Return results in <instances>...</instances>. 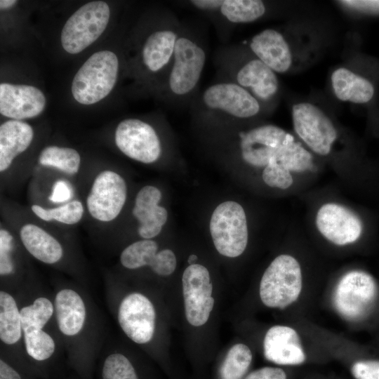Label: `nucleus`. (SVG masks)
I'll return each instance as SVG.
<instances>
[{"instance_id": "nucleus-1", "label": "nucleus", "mask_w": 379, "mask_h": 379, "mask_svg": "<svg viewBox=\"0 0 379 379\" xmlns=\"http://www.w3.org/2000/svg\"><path fill=\"white\" fill-rule=\"evenodd\" d=\"M54 323L69 366L79 379H93L100 349L102 325L87 292L72 284L53 295Z\"/></svg>"}, {"instance_id": "nucleus-2", "label": "nucleus", "mask_w": 379, "mask_h": 379, "mask_svg": "<svg viewBox=\"0 0 379 379\" xmlns=\"http://www.w3.org/2000/svg\"><path fill=\"white\" fill-rule=\"evenodd\" d=\"M25 284L16 293L28 373L48 379L51 364L62 347L54 323L53 296Z\"/></svg>"}, {"instance_id": "nucleus-3", "label": "nucleus", "mask_w": 379, "mask_h": 379, "mask_svg": "<svg viewBox=\"0 0 379 379\" xmlns=\"http://www.w3.org/2000/svg\"><path fill=\"white\" fill-rule=\"evenodd\" d=\"M206 62L203 44L182 25L171 65L161 81L163 93L172 103H182L194 95Z\"/></svg>"}, {"instance_id": "nucleus-4", "label": "nucleus", "mask_w": 379, "mask_h": 379, "mask_svg": "<svg viewBox=\"0 0 379 379\" xmlns=\"http://www.w3.org/2000/svg\"><path fill=\"white\" fill-rule=\"evenodd\" d=\"M218 65L223 79L246 89L261 104L272 100L278 93L277 74L253 55L241 56L234 48H225L218 54Z\"/></svg>"}, {"instance_id": "nucleus-5", "label": "nucleus", "mask_w": 379, "mask_h": 379, "mask_svg": "<svg viewBox=\"0 0 379 379\" xmlns=\"http://www.w3.org/2000/svg\"><path fill=\"white\" fill-rule=\"evenodd\" d=\"M116 53L102 50L92 54L75 74L71 84L74 99L84 105L95 104L113 90L119 72Z\"/></svg>"}, {"instance_id": "nucleus-6", "label": "nucleus", "mask_w": 379, "mask_h": 379, "mask_svg": "<svg viewBox=\"0 0 379 379\" xmlns=\"http://www.w3.org/2000/svg\"><path fill=\"white\" fill-rule=\"evenodd\" d=\"M182 25L173 14L161 22L142 40L136 62L141 73L150 78L160 77L168 71L173 56Z\"/></svg>"}, {"instance_id": "nucleus-7", "label": "nucleus", "mask_w": 379, "mask_h": 379, "mask_svg": "<svg viewBox=\"0 0 379 379\" xmlns=\"http://www.w3.org/2000/svg\"><path fill=\"white\" fill-rule=\"evenodd\" d=\"M302 290L299 262L291 255L277 256L265 271L260 298L267 307L283 309L295 302Z\"/></svg>"}, {"instance_id": "nucleus-8", "label": "nucleus", "mask_w": 379, "mask_h": 379, "mask_svg": "<svg viewBox=\"0 0 379 379\" xmlns=\"http://www.w3.org/2000/svg\"><path fill=\"white\" fill-rule=\"evenodd\" d=\"M110 18L109 5L103 1L88 2L65 22L60 34L62 48L77 54L94 43L105 32Z\"/></svg>"}, {"instance_id": "nucleus-9", "label": "nucleus", "mask_w": 379, "mask_h": 379, "mask_svg": "<svg viewBox=\"0 0 379 379\" xmlns=\"http://www.w3.org/2000/svg\"><path fill=\"white\" fill-rule=\"evenodd\" d=\"M119 326L126 336L140 345H147L154 338L157 312L154 303L144 293L132 291L118 301L108 300Z\"/></svg>"}, {"instance_id": "nucleus-10", "label": "nucleus", "mask_w": 379, "mask_h": 379, "mask_svg": "<svg viewBox=\"0 0 379 379\" xmlns=\"http://www.w3.org/2000/svg\"><path fill=\"white\" fill-rule=\"evenodd\" d=\"M196 110L246 119L258 115L262 104L246 89L222 79L208 86L198 98Z\"/></svg>"}, {"instance_id": "nucleus-11", "label": "nucleus", "mask_w": 379, "mask_h": 379, "mask_svg": "<svg viewBox=\"0 0 379 379\" xmlns=\"http://www.w3.org/2000/svg\"><path fill=\"white\" fill-rule=\"evenodd\" d=\"M378 293L376 282L371 275L363 271H351L338 281L333 293V305L345 319L359 321L373 308Z\"/></svg>"}, {"instance_id": "nucleus-12", "label": "nucleus", "mask_w": 379, "mask_h": 379, "mask_svg": "<svg viewBox=\"0 0 379 379\" xmlns=\"http://www.w3.org/2000/svg\"><path fill=\"white\" fill-rule=\"evenodd\" d=\"M210 232L219 253L229 258L241 255L248 243V227L243 207L233 201L218 205L211 215Z\"/></svg>"}, {"instance_id": "nucleus-13", "label": "nucleus", "mask_w": 379, "mask_h": 379, "mask_svg": "<svg viewBox=\"0 0 379 379\" xmlns=\"http://www.w3.org/2000/svg\"><path fill=\"white\" fill-rule=\"evenodd\" d=\"M292 120L297 135L315 153L327 155L337 139V130L329 117L308 102L293 105Z\"/></svg>"}, {"instance_id": "nucleus-14", "label": "nucleus", "mask_w": 379, "mask_h": 379, "mask_svg": "<svg viewBox=\"0 0 379 379\" xmlns=\"http://www.w3.org/2000/svg\"><path fill=\"white\" fill-rule=\"evenodd\" d=\"M114 142L124 155L143 164L155 162L162 152L161 142L154 127L139 119L121 121L115 129Z\"/></svg>"}, {"instance_id": "nucleus-15", "label": "nucleus", "mask_w": 379, "mask_h": 379, "mask_svg": "<svg viewBox=\"0 0 379 379\" xmlns=\"http://www.w3.org/2000/svg\"><path fill=\"white\" fill-rule=\"evenodd\" d=\"M127 197L126 183L114 171L105 170L95 178L86 197L91 216L100 222L114 220L120 214Z\"/></svg>"}, {"instance_id": "nucleus-16", "label": "nucleus", "mask_w": 379, "mask_h": 379, "mask_svg": "<svg viewBox=\"0 0 379 379\" xmlns=\"http://www.w3.org/2000/svg\"><path fill=\"white\" fill-rule=\"evenodd\" d=\"M182 283L187 321L193 326H203L215 302L208 269L199 264L190 265L183 272Z\"/></svg>"}, {"instance_id": "nucleus-17", "label": "nucleus", "mask_w": 379, "mask_h": 379, "mask_svg": "<svg viewBox=\"0 0 379 379\" xmlns=\"http://www.w3.org/2000/svg\"><path fill=\"white\" fill-rule=\"evenodd\" d=\"M0 356L28 373L20 316L15 292L0 290Z\"/></svg>"}, {"instance_id": "nucleus-18", "label": "nucleus", "mask_w": 379, "mask_h": 379, "mask_svg": "<svg viewBox=\"0 0 379 379\" xmlns=\"http://www.w3.org/2000/svg\"><path fill=\"white\" fill-rule=\"evenodd\" d=\"M241 157L254 166H266L270 159L284 148L291 145L294 138L281 128L267 124L239 133Z\"/></svg>"}, {"instance_id": "nucleus-19", "label": "nucleus", "mask_w": 379, "mask_h": 379, "mask_svg": "<svg viewBox=\"0 0 379 379\" xmlns=\"http://www.w3.org/2000/svg\"><path fill=\"white\" fill-rule=\"evenodd\" d=\"M46 105L44 93L27 84L1 83L0 114L11 119L22 121L39 116Z\"/></svg>"}, {"instance_id": "nucleus-20", "label": "nucleus", "mask_w": 379, "mask_h": 379, "mask_svg": "<svg viewBox=\"0 0 379 379\" xmlns=\"http://www.w3.org/2000/svg\"><path fill=\"white\" fill-rule=\"evenodd\" d=\"M316 224L324 237L338 246L356 241L362 230L361 222L354 213L334 203L326 204L319 209Z\"/></svg>"}, {"instance_id": "nucleus-21", "label": "nucleus", "mask_w": 379, "mask_h": 379, "mask_svg": "<svg viewBox=\"0 0 379 379\" xmlns=\"http://www.w3.org/2000/svg\"><path fill=\"white\" fill-rule=\"evenodd\" d=\"M157 243L152 239L135 241L121 253V265L128 270H137L148 266L157 275L169 276L175 270L177 260L170 249L158 251Z\"/></svg>"}, {"instance_id": "nucleus-22", "label": "nucleus", "mask_w": 379, "mask_h": 379, "mask_svg": "<svg viewBox=\"0 0 379 379\" xmlns=\"http://www.w3.org/2000/svg\"><path fill=\"white\" fill-rule=\"evenodd\" d=\"M251 53L277 74L288 72L293 64V53L284 35L267 28L255 34L248 43Z\"/></svg>"}, {"instance_id": "nucleus-23", "label": "nucleus", "mask_w": 379, "mask_h": 379, "mask_svg": "<svg viewBox=\"0 0 379 379\" xmlns=\"http://www.w3.org/2000/svg\"><path fill=\"white\" fill-rule=\"evenodd\" d=\"M265 359L280 365H298L305 354L298 333L286 326L277 325L266 333L263 341Z\"/></svg>"}, {"instance_id": "nucleus-24", "label": "nucleus", "mask_w": 379, "mask_h": 379, "mask_svg": "<svg viewBox=\"0 0 379 379\" xmlns=\"http://www.w3.org/2000/svg\"><path fill=\"white\" fill-rule=\"evenodd\" d=\"M188 3L206 14H218L233 25L255 22L262 18L267 11L260 0H192Z\"/></svg>"}, {"instance_id": "nucleus-25", "label": "nucleus", "mask_w": 379, "mask_h": 379, "mask_svg": "<svg viewBox=\"0 0 379 379\" xmlns=\"http://www.w3.org/2000/svg\"><path fill=\"white\" fill-rule=\"evenodd\" d=\"M161 199L160 190L151 185L143 187L137 194L132 213L139 222L138 234L144 239H151L161 231L168 213L158 205Z\"/></svg>"}, {"instance_id": "nucleus-26", "label": "nucleus", "mask_w": 379, "mask_h": 379, "mask_svg": "<svg viewBox=\"0 0 379 379\" xmlns=\"http://www.w3.org/2000/svg\"><path fill=\"white\" fill-rule=\"evenodd\" d=\"M19 236L26 251L44 264L60 265L66 258V251L61 242L37 225H23Z\"/></svg>"}, {"instance_id": "nucleus-27", "label": "nucleus", "mask_w": 379, "mask_h": 379, "mask_svg": "<svg viewBox=\"0 0 379 379\" xmlns=\"http://www.w3.org/2000/svg\"><path fill=\"white\" fill-rule=\"evenodd\" d=\"M34 131L29 124L10 119L0 126V172L8 170L14 159L31 145Z\"/></svg>"}, {"instance_id": "nucleus-28", "label": "nucleus", "mask_w": 379, "mask_h": 379, "mask_svg": "<svg viewBox=\"0 0 379 379\" xmlns=\"http://www.w3.org/2000/svg\"><path fill=\"white\" fill-rule=\"evenodd\" d=\"M331 82L335 97L343 102L364 104L374 95V87L370 81L346 67L335 69Z\"/></svg>"}, {"instance_id": "nucleus-29", "label": "nucleus", "mask_w": 379, "mask_h": 379, "mask_svg": "<svg viewBox=\"0 0 379 379\" xmlns=\"http://www.w3.org/2000/svg\"><path fill=\"white\" fill-rule=\"evenodd\" d=\"M16 242L6 229L0 230L1 288L17 292L26 283L18 273Z\"/></svg>"}, {"instance_id": "nucleus-30", "label": "nucleus", "mask_w": 379, "mask_h": 379, "mask_svg": "<svg viewBox=\"0 0 379 379\" xmlns=\"http://www.w3.org/2000/svg\"><path fill=\"white\" fill-rule=\"evenodd\" d=\"M38 161L41 166L74 175L80 168L81 156L75 149L71 147L48 145L41 151Z\"/></svg>"}, {"instance_id": "nucleus-31", "label": "nucleus", "mask_w": 379, "mask_h": 379, "mask_svg": "<svg viewBox=\"0 0 379 379\" xmlns=\"http://www.w3.org/2000/svg\"><path fill=\"white\" fill-rule=\"evenodd\" d=\"M98 379H140L132 361L123 352L109 350L98 368Z\"/></svg>"}, {"instance_id": "nucleus-32", "label": "nucleus", "mask_w": 379, "mask_h": 379, "mask_svg": "<svg viewBox=\"0 0 379 379\" xmlns=\"http://www.w3.org/2000/svg\"><path fill=\"white\" fill-rule=\"evenodd\" d=\"M252 361L249 347L242 343L233 345L227 352L220 369V379H242Z\"/></svg>"}, {"instance_id": "nucleus-33", "label": "nucleus", "mask_w": 379, "mask_h": 379, "mask_svg": "<svg viewBox=\"0 0 379 379\" xmlns=\"http://www.w3.org/2000/svg\"><path fill=\"white\" fill-rule=\"evenodd\" d=\"M31 209L41 220L50 222L56 221L65 225H74L83 218L84 208L79 200H72L54 208H45L34 204Z\"/></svg>"}, {"instance_id": "nucleus-34", "label": "nucleus", "mask_w": 379, "mask_h": 379, "mask_svg": "<svg viewBox=\"0 0 379 379\" xmlns=\"http://www.w3.org/2000/svg\"><path fill=\"white\" fill-rule=\"evenodd\" d=\"M276 157H272L265 167L262 180L270 187L285 190L293 184V180L290 171L280 164Z\"/></svg>"}, {"instance_id": "nucleus-35", "label": "nucleus", "mask_w": 379, "mask_h": 379, "mask_svg": "<svg viewBox=\"0 0 379 379\" xmlns=\"http://www.w3.org/2000/svg\"><path fill=\"white\" fill-rule=\"evenodd\" d=\"M351 371L356 379H379V361H357L352 365Z\"/></svg>"}, {"instance_id": "nucleus-36", "label": "nucleus", "mask_w": 379, "mask_h": 379, "mask_svg": "<svg viewBox=\"0 0 379 379\" xmlns=\"http://www.w3.org/2000/svg\"><path fill=\"white\" fill-rule=\"evenodd\" d=\"M0 379H41L34 376L0 356Z\"/></svg>"}, {"instance_id": "nucleus-37", "label": "nucleus", "mask_w": 379, "mask_h": 379, "mask_svg": "<svg viewBox=\"0 0 379 379\" xmlns=\"http://www.w3.org/2000/svg\"><path fill=\"white\" fill-rule=\"evenodd\" d=\"M72 197V189L69 185L65 180L56 181L52 188L48 199L55 204L67 203Z\"/></svg>"}, {"instance_id": "nucleus-38", "label": "nucleus", "mask_w": 379, "mask_h": 379, "mask_svg": "<svg viewBox=\"0 0 379 379\" xmlns=\"http://www.w3.org/2000/svg\"><path fill=\"white\" fill-rule=\"evenodd\" d=\"M244 379H286V375L280 368L266 366L252 371Z\"/></svg>"}, {"instance_id": "nucleus-39", "label": "nucleus", "mask_w": 379, "mask_h": 379, "mask_svg": "<svg viewBox=\"0 0 379 379\" xmlns=\"http://www.w3.org/2000/svg\"><path fill=\"white\" fill-rule=\"evenodd\" d=\"M17 1L15 0H1L0 1V8L1 10H8L13 7L16 4Z\"/></svg>"}, {"instance_id": "nucleus-40", "label": "nucleus", "mask_w": 379, "mask_h": 379, "mask_svg": "<svg viewBox=\"0 0 379 379\" xmlns=\"http://www.w3.org/2000/svg\"><path fill=\"white\" fill-rule=\"evenodd\" d=\"M197 260V256L196 255L192 254L188 258V262L190 265L195 264L194 262Z\"/></svg>"}, {"instance_id": "nucleus-41", "label": "nucleus", "mask_w": 379, "mask_h": 379, "mask_svg": "<svg viewBox=\"0 0 379 379\" xmlns=\"http://www.w3.org/2000/svg\"><path fill=\"white\" fill-rule=\"evenodd\" d=\"M68 379H79L78 377L77 378H68Z\"/></svg>"}]
</instances>
